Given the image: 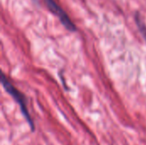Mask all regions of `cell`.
Segmentation results:
<instances>
[{"label":"cell","mask_w":146,"mask_h":145,"mask_svg":"<svg viewBox=\"0 0 146 145\" xmlns=\"http://www.w3.org/2000/svg\"><path fill=\"white\" fill-rule=\"evenodd\" d=\"M1 83L3 86V88L5 89V91L13 97V99L18 103V105L20 106V109H21V114L22 115L24 116V118L26 119L27 124L29 125L30 128H31V131L32 132H34L35 131V126H34V123H33V121L32 120L30 115H29V112L27 110V99L25 97V96L20 92L15 86H13L10 82L7 79V78L3 74L2 77H1Z\"/></svg>","instance_id":"cell-1"},{"label":"cell","mask_w":146,"mask_h":145,"mask_svg":"<svg viewBox=\"0 0 146 145\" xmlns=\"http://www.w3.org/2000/svg\"><path fill=\"white\" fill-rule=\"evenodd\" d=\"M45 2H46V4H47L49 9L59 18L61 22L63 24V26L68 30L72 31V32L76 30L74 24L72 22L70 18L67 15V14L64 12V10L56 3V1H54V0H45Z\"/></svg>","instance_id":"cell-2"}]
</instances>
